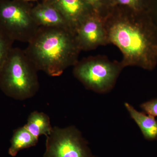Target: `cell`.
I'll return each instance as SVG.
<instances>
[{"label":"cell","mask_w":157,"mask_h":157,"mask_svg":"<svg viewBox=\"0 0 157 157\" xmlns=\"http://www.w3.org/2000/svg\"><path fill=\"white\" fill-rule=\"evenodd\" d=\"M109 11L104 17L110 44L122 54L124 68L152 71L157 65V27L146 11Z\"/></svg>","instance_id":"obj_1"},{"label":"cell","mask_w":157,"mask_h":157,"mask_svg":"<svg viewBox=\"0 0 157 157\" xmlns=\"http://www.w3.org/2000/svg\"><path fill=\"white\" fill-rule=\"evenodd\" d=\"M25 52L38 71L48 76H61L78 61L81 50L75 31L70 29L39 27Z\"/></svg>","instance_id":"obj_2"},{"label":"cell","mask_w":157,"mask_h":157,"mask_svg":"<svg viewBox=\"0 0 157 157\" xmlns=\"http://www.w3.org/2000/svg\"><path fill=\"white\" fill-rule=\"evenodd\" d=\"M38 71L24 50L13 48L0 72V89L15 100L33 98L39 88Z\"/></svg>","instance_id":"obj_3"},{"label":"cell","mask_w":157,"mask_h":157,"mask_svg":"<svg viewBox=\"0 0 157 157\" xmlns=\"http://www.w3.org/2000/svg\"><path fill=\"white\" fill-rule=\"evenodd\" d=\"M73 67V75L86 89L101 94L112 90L124 68L121 61L103 55L84 58Z\"/></svg>","instance_id":"obj_4"},{"label":"cell","mask_w":157,"mask_h":157,"mask_svg":"<svg viewBox=\"0 0 157 157\" xmlns=\"http://www.w3.org/2000/svg\"><path fill=\"white\" fill-rule=\"evenodd\" d=\"M33 7L24 0H0V31L14 41L29 43L39 28L31 14Z\"/></svg>","instance_id":"obj_5"},{"label":"cell","mask_w":157,"mask_h":157,"mask_svg":"<svg viewBox=\"0 0 157 157\" xmlns=\"http://www.w3.org/2000/svg\"><path fill=\"white\" fill-rule=\"evenodd\" d=\"M44 157H94L86 140L76 127L52 128L46 136Z\"/></svg>","instance_id":"obj_6"},{"label":"cell","mask_w":157,"mask_h":157,"mask_svg":"<svg viewBox=\"0 0 157 157\" xmlns=\"http://www.w3.org/2000/svg\"><path fill=\"white\" fill-rule=\"evenodd\" d=\"M75 35L81 51L94 50L99 46L110 44L104 17L95 11L78 25Z\"/></svg>","instance_id":"obj_7"},{"label":"cell","mask_w":157,"mask_h":157,"mask_svg":"<svg viewBox=\"0 0 157 157\" xmlns=\"http://www.w3.org/2000/svg\"><path fill=\"white\" fill-rule=\"evenodd\" d=\"M42 1L49 3L59 11L75 32L80 22L90 14L95 11L83 0Z\"/></svg>","instance_id":"obj_8"},{"label":"cell","mask_w":157,"mask_h":157,"mask_svg":"<svg viewBox=\"0 0 157 157\" xmlns=\"http://www.w3.org/2000/svg\"><path fill=\"white\" fill-rule=\"evenodd\" d=\"M31 14L39 27L70 29L74 31L59 11L45 1H42L32 7Z\"/></svg>","instance_id":"obj_9"},{"label":"cell","mask_w":157,"mask_h":157,"mask_svg":"<svg viewBox=\"0 0 157 157\" xmlns=\"http://www.w3.org/2000/svg\"><path fill=\"white\" fill-rule=\"evenodd\" d=\"M124 106L144 138L148 140H157V120L155 117L138 111L129 103H125Z\"/></svg>","instance_id":"obj_10"},{"label":"cell","mask_w":157,"mask_h":157,"mask_svg":"<svg viewBox=\"0 0 157 157\" xmlns=\"http://www.w3.org/2000/svg\"><path fill=\"white\" fill-rule=\"evenodd\" d=\"M26 128L34 136L39 138L42 135L47 136L52 130L49 116L43 112L35 111L31 113L28 118Z\"/></svg>","instance_id":"obj_11"},{"label":"cell","mask_w":157,"mask_h":157,"mask_svg":"<svg viewBox=\"0 0 157 157\" xmlns=\"http://www.w3.org/2000/svg\"><path fill=\"white\" fill-rule=\"evenodd\" d=\"M39 138L30 133L24 126L20 127L13 132L9 154L12 157L15 156L20 151L35 146Z\"/></svg>","instance_id":"obj_12"},{"label":"cell","mask_w":157,"mask_h":157,"mask_svg":"<svg viewBox=\"0 0 157 157\" xmlns=\"http://www.w3.org/2000/svg\"><path fill=\"white\" fill-rule=\"evenodd\" d=\"M14 41L0 31V72L13 48Z\"/></svg>","instance_id":"obj_13"},{"label":"cell","mask_w":157,"mask_h":157,"mask_svg":"<svg viewBox=\"0 0 157 157\" xmlns=\"http://www.w3.org/2000/svg\"><path fill=\"white\" fill-rule=\"evenodd\" d=\"M115 6H124L135 11H146L147 0H111V7Z\"/></svg>","instance_id":"obj_14"},{"label":"cell","mask_w":157,"mask_h":157,"mask_svg":"<svg viewBox=\"0 0 157 157\" xmlns=\"http://www.w3.org/2000/svg\"><path fill=\"white\" fill-rule=\"evenodd\" d=\"M93 9L96 12L103 17V9L105 7H111L110 3L107 0H83Z\"/></svg>","instance_id":"obj_15"},{"label":"cell","mask_w":157,"mask_h":157,"mask_svg":"<svg viewBox=\"0 0 157 157\" xmlns=\"http://www.w3.org/2000/svg\"><path fill=\"white\" fill-rule=\"evenodd\" d=\"M144 112L155 117H157V98L144 102L140 105Z\"/></svg>","instance_id":"obj_16"},{"label":"cell","mask_w":157,"mask_h":157,"mask_svg":"<svg viewBox=\"0 0 157 157\" xmlns=\"http://www.w3.org/2000/svg\"><path fill=\"white\" fill-rule=\"evenodd\" d=\"M146 11L157 27V0H147Z\"/></svg>","instance_id":"obj_17"},{"label":"cell","mask_w":157,"mask_h":157,"mask_svg":"<svg viewBox=\"0 0 157 157\" xmlns=\"http://www.w3.org/2000/svg\"><path fill=\"white\" fill-rule=\"evenodd\" d=\"M24 1H25L26 2H33V1H36L37 0H24Z\"/></svg>","instance_id":"obj_18"}]
</instances>
